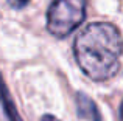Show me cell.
I'll list each match as a JSON object with an SVG mask.
<instances>
[{"mask_svg": "<svg viewBox=\"0 0 123 121\" xmlns=\"http://www.w3.org/2000/svg\"><path fill=\"white\" fill-rule=\"evenodd\" d=\"M76 107H78L80 118L87 120V121H101V115H100L95 103H93L87 95L78 93V98H76Z\"/></svg>", "mask_w": 123, "mask_h": 121, "instance_id": "3957f363", "label": "cell"}, {"mask_svg": "<svg viewBox=\"0 0 123 121\" xmlns=\"http://www.w3.org/2000/svg\"><path fill=\"white\" fill-rule=\"evenodd\" d=\"M120 118L123 121V103H122V106H120Z\"/></svg>", "mask_w": 123, "mask_h": 121, "instance_id": "52a82bcc", "label": "cell"}, {"mask_svg": "<svg viewBox=\"0 0 123 121\" xmlns=\"http://www.w3.org/2000/svg\"><path fill=\"white\" fill-rule=\"evenodd\" d=\"M30 0H8V3L12 6V8H24Z\"/></svg>", "mask_w": 123, "mask_h": 121, "instance_id": "5b68a950", "label": "cell"}, {"mask_svg": "<svg viewBox=\"0 0 123 121\" xmlns=\"http://www.w3.org/2000/svg\"><path fill=\"white\" fill-rule=\"evenodd\" d=\"M84 17V0H51L47 11V28L53 36L64 37L78 28Z\"/></svg>", "mask_w": 123, "mask_h": 121, "instance_id": "7a4b0ae2", "label": "cell"}, {"mask_svg": "<svg viewBox=\"0 0 123 121\" xmlns=\"http://www.w3.org/2000/svg\"><path fill=\"white\" fill-rule=\"evenodd\" d=\"M41 121H61V120H58L56 116H53V115H44L41 118Z\"/></svg>", "mask_w": 123, "mask_h": 121, "instance_id": "8992f818", "label": "cell"}, {"mask_svg": "<svg viewBox=\"0 0 123 121\" xmlns=\"http://www.w3.org/2000/svg\"><path fill=\"white\" fill-rule=\"evenodd\" d=\"M0 104H2V109H3V112H5L8 121H22L17 109H16L14 101H12L11 95H9L8 88H6V84H5V81H3L2 75H0Z\"/></svg>", "mask_w": 123, "mask_h": 121, "instance_id": "277c9868", "label": "cell"}, {"mask_svg": "<svg viewBox=\"0 0 123 121\" xmlns=\"http://www.w3.org/2000/svg\"><path fill=\"white\" fill-rule=\"evenodd\" d=\"M73 53L80 68L93 81H106L120 68L123 39L111 23H90L76 36Z\"/></svg>", "mask_w": 123, "mask_h": 121, "instance_id": "6da1fadb", "label": "cell"}]
</instances>
